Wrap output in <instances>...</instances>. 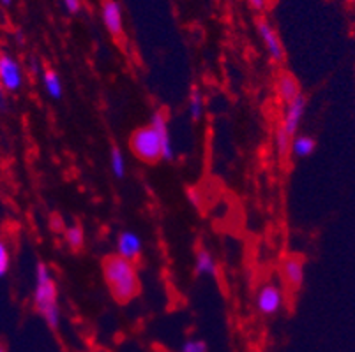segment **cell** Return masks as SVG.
Here are the masks:
<instances>
[{"mask_svg": "<svg viewBox=\"0 0 355 352\" xmlns=\"http://www.w3.org/2000/svg\"><path fill=\"white\" fill-rule=\"evenodd\" d=\"M35 312L41 315L44 324L50 329H57L60 326L62 312L59 305V287L55 282L53 271L46 263H40L35 266L34 293H32Z\"/></svg>", "mask_w": 355, "mask_h": 352, "instance_id": "cell-1", "label": "cell"}, {"mask_svg": "<svg viewBox=\"0 0 355 352\" xmlns=\"http://www.w3.org/2000/svg\"><path fill=\"white\" fill-rule=\"evenodd\" d=\"M103 277L108 290L119 303H128L140 293V277L135 263L121 256H108L103 261Z\"/></svg>", "mask_w": 355, "mask_h": 352, "instance_id": "cell-2", "label": "cell"}, {"mask_svg": "<svg viewBox=\"0 0 355 352\" xmlns=\"http://www.w3.org/2000/svg\"><path fill=\"white\" fill-rule=\"evenodd\" d=\"M129 148L138 160L145 164H156L163 160L164 141L161 132L148 124L137 129L129 138Z\"/></svg>", "mask_w": 355, "mask_h": 352, "instance_id": "cell-3", "label": "cell"}, {"mask_svg": "<svg viewBox=\"0 0 355 352\" xmlns=\"http://www.w3.org/2000/svg\"><path fill=\"white\" fill-rule=\"evenodd\" d=\"M306 108H308V99L304 95H299L295 101L286 104L282 124H279L276 132V150L282 157L290 154V145H292V140L299 132L301 122L306 115Z\"/></svg>", "mask_w": 355, "mask_h": 352, "instance_id": "cell-4", "label": "cell"}, {"mask_svg": "<svg viewBox=\"0 0 355 352\" xmlns=\"http://www.w3.org/2000/svg\"><path fill=\"white\" fill-rule=\"evenodd\" d=\"M25 85V71L20 60L9 51H0V89L6 93H18Z\"/></svg>", "mask_w": 355, "mask_h": 352, "instance_id": "cell-5", "label": "cell"}, {"mask_svg": "<svg viewBox=\"0 0 355 352\" xmlns=\"http://www.w3.org/2000/svg\"><path fill=\"white\" fill-rule=\"evenodd\" d=\"M254 306H257L258 314L263 317H274L283 310L285 306V293L277 284L267 282L260 286L254 296Z\"/></svg>", "mask_w": 355, "mask_h": 352, "instance_id": "cell-6", "label": "cell"}, {"mask_svg": "<svg viewBox=\"0 0 355 352\" xmlns=\"http://www.w3.org/2000/svg\"><path fill=\"white\" fill-rule=\"evenodd\" d=\"M257 32L270 60L276 64H283V60H285V48H283L282 39H279L276 28L267 19H260L257 24Z\"/></svg>", "mask_w": 355, "mask_h": 352, "instance_id": "cell-7", "label": "cell"}, {"mask_svg": "<svg viewBox=\"0 0 355 352\" xmlns=\"http://www.w3.org/2000/svg\"><path fill=\"white\" fill-rule=\"evenodd\" d=\"M101 19L112 37L121 39L124 35V15H122V8L117 0H103Z\"/></svg>", "mask_w": 355, "mask_h": 352, "instance_id": "cell-8", "label": "cell"}, {"mask_svg": "<svg viewBox=\"0 0 355 352\" xmlns=\"http://www.w3.org/2000/svg\"><path fill=\"white\" fill-rule=\"evenodd\" d=\"M115 248H117V256H121L122 259L137 263L144 254V241H141L140 234H137L135 231H122L117 237Z\"/></svg>", "mask_w": 355, "mask_h": 352, "instance_id": "cell-9", "label": "cell"}, {"mask_svg": "<svg viewBox=\"0 0 355 352\" xmlns=\"http://www.w3.org/2000/svg\"><path fill=\"white\" fill-rule=\"evenodd\" d=\"M282 277L286 286L292 290H299L304 284V261L297 256H288L283 259L282 264Z\"/></svg>", "mask_w": 355, "mask_h": 352, "instance_id": "cell-10", "label": "cell"}, {"mask_svg": "<svg viewBox=\"0 0 355 352\" xmlns=\"http://www.w3.org/2000/svg\"><path fill=\"white\" fill-rule=\"evenodd\" d=\"M150 125H153V127H156L157 131L161 132V138H163V141H164L163 159L170 163V160L175 159V147H173L172 132H170V127H168V120H166V115H164V111L156 109V111L150 115Z\"/></svg>", "mask_w": 355, "mask_h": 352, "instance_id": "cell-11", "label": "cell"}, {"mask_svg": "<svg viewBox=\"0 0 355 352\" xmlns=\"http://www.w3.org/2000/svg\"><path fill=\"white\" fill-rule=\"evenodd\" d=\"M276 93H277V97H279V99L285 102V104H290L292 101H295L297 97L302 95L299 82L295 80V76H292V74H288V73H283L277 76Z\"/></svg>", "mask_w": 355, "mask_h": 352, "instance_id": "cell-12", "label": "cell"}, {"mask_svg": "<svg viewBox=\"0 0 355 352\" xmlns=\"http://www.w3.org/2000/svg\"><path fill=\"white\" fill-rule=\"evenodd\" d=\"M195 271L200 277H207V279H216L218 277V263L214 256L207 248H200L195 256Z\"/></svg>", "mask_w": 355, "mask_h": 352, "instance_id": "cell-13", "label": "cell"}, {"mask_svg": "<svg viewBox=\"0 0 355 352\" xmlns=\"http://www.w3.org/2000/svg\"><path fill=\"white\" fill-rule=\"evenodd\" d=\"M41 83H43V89L46 92V95L53 101H60L64 97V85L62 80H60L59 73L53 69H44L41 73Z\"/></svg>", "mask_w": 355, "mask_h": 352, "instance_id": "cell-14", "label": "cell"}, {"mask_svg": "<svg viewBox=\"0 0 355 352\" xmlns=\"http://www.w3.org/2000/svg\"><path fill=\"white\" fill-rule=\"evenodd\" d=\"M315 138H311V136L308 134H297L292 140V145H290V154H292L295 159H306V157L315 154Z\"/></svg>", "mask_w": 355, "mask_h": 352, "instance_id": "cell-15", "label": "cell"}, {"mask_svg": "<svg viewBox=\"0 0 355 352\" xmlns=\"http://www.w3.org/2000/svg\"><path fill=\"white\" fill-rule=\"evenodd\" d=\"M64 238H66V243L69 245L71 250L78 252L83 248L85 243V232L80 224H71L64 229Z\"/></svg>", "mask_w": 355, "mask_h": 352, "instance_id": "cell-16", "label": "cell"}, {"mask_svg": "<svg viewBox=\"0 0 355 352\" xmlns=\"http://www.w3.org/2000/svg\"><path fill=\"white\" fill-rule=\"evenodd\" d=\"M110 171L117 180H122L128 171V163H125V155L121 148L114 147L110 151Z\"/></svg>", "mask_w": 355, "mask_h": 352, "instance_id": "cell-17", "label": "cell"}, {"mask_svg": "<svg viewBox=\"0 0 355 352\" xmlns=\"http://www.w3.org/2000/svg\"><path fill=\"white\" fill-rule=\"evenodd\" d=\"M188 111L193 122H200L203 118V113H205V99H203V93L198 89H193L191 93H189Z\"/></svg>", "mask_w": 355, "mask_h": 352, "instance_id": "cell-18", "label": "cell"}, {"mask_svg": "<svg viewBox=\"0 0 355 352\" xmlns=\"http://www.w3.org/2000/svg\"><path fill=\"white\" fill-rule=\"evenodd\" d=\"M11 270V250L4 238H0V279L6 277Z\"/></svg>", "mask_w": 355, "mask_h": 352, "instance_id": "cell-19", "label": "cell"}, {"mask_svg": "<svg viewBox=\"0 0 355 352\" xmlns=\"http://www.w3.org/2000/svg\"><path fill=\"white\" fill-rule=\"evenodd\" d=\"M180 352H209V347L202 338H189L182 344Z\"/></svg>", "mask_w": 355, "mask_h": 352, "instance_id": "cell-20", "label": "cell"}, {"mask_svg": "<svg viewBox=\"0 0 355 352\" xmlns=\"http://www.w3.org/2000/svg\"><path fill=\"white\" fill-rule=\"evenodd\" d=\"M60 2L69 15H78L82 11V0H60Z\"/></svg>", "mask_w": 355, "mask_h": 352, "instance_id": "cell-21", "label": "cell"}, {"mask_svg": "<svg viewBox=\"0 0 355 352\" xmlns=\"http://www.w3.org/2000/svg\"><path fill=\"white\" fill-rule=\"evenodd\" d=\"M188 199L195 208H200V206H202V196H200V192L196 189L188 190Z\"/></svg>", "mask_w": 355, "mask_h": 352, "instance_id": "cell-22", "label": "cell"}, {"mask_svg": "<svg viewBox=\"0 0 355 352\" xmlns=\"http://www.w3.org/2000/svg\"><path fill=\"white\" fill-rule=\"evenodd\" d=\"M248 4L251 6V9H254V11L261 12V11H266V9H267V4H269V0H248Z\"/></svg>", "mask_w": 355, "mask_h": 352, "instance_id": "cell-23", "label": "cell"}, {"mask_svg": "<svg viewBox=\"0 0 355 352\" xmlns=\"http://www.w3.org/2000/svg\"><path fill=\"white\" fill-rule=\"evenodd\" d=\"M8 109V93L0 89V113H4Z\"/></svg>", "mask_w": 355, "mask_h": 352, "instance_id": "cell-24", "label": "cell"}, {"mask_svg": "<svg viewBox=\"0 0 355 352\" xmlns=\"http://www.w3.org/2000/svg\"><path fill=\"white\" fill-rule=\"evenodd\" d=\"M31 69H32V73H34V74H37L41 71L40 60H37V58H35V57L31 58Z\"/></svg>", "mask_w": 355, "mask_h": 352, "instance_id": "cell-25", "label": "cell"}, {"mask_svg": "<svg viewBox=\"0 0 355 352\" xmlns=\"http://www.w3.org/2000/svg\"><path fill=\"white\" fill-rule=\"evenodd\" d=\"M0 4H2V6H11L12 0H0Z\"/></svg>", "mask_w": 355, "mask_h": 352, "instance_id": "cell-26", "label": "cell"}, {"mask_svg": "<svg viewBox=\"0 0 355 352\" xmlns=\"http://www.w3.org/2000/svg\"><path fill=\"white\" fill-rule=\"evenodd\" d=\"M0 352H8V349L4 347V344H0Z\"/></svg>", "mask_w": 355, "mask_h": 352, "instance_id": "cell-27", "label": "cell"}, {"mask_svg": "<svg viewBox=\"0 0 355 352\" xmlns=\"http://www.w3.org/2000/svg\"><path fill=\"white\" fill-rule=\"evenodd\" d=\"M345 2H348V4H355V0H345Z\"/></svg>", "mask_w": 355, "mask_h": 352, "instance_id": "cell-28", "label": "cell"}]
</instances>
